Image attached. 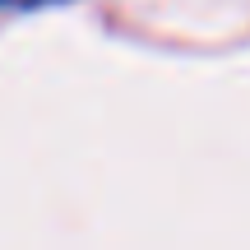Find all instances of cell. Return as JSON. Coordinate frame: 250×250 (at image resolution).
Instances as JSON below:
<instances>
[{"label": "cell", "mask_w": 250, "mask_h": 250, "mask_svg": "<svg viewBox=\"0 0 250 250\" xmlns=\"http://www.w3.org/2000/svg\"><path fill=\"white\" fill-rule=\"evenodd\" d=\"M0 5H23L28 9V5H51V0H0Z\"/></svg>", "instance_id": "1"}]
</instances>
